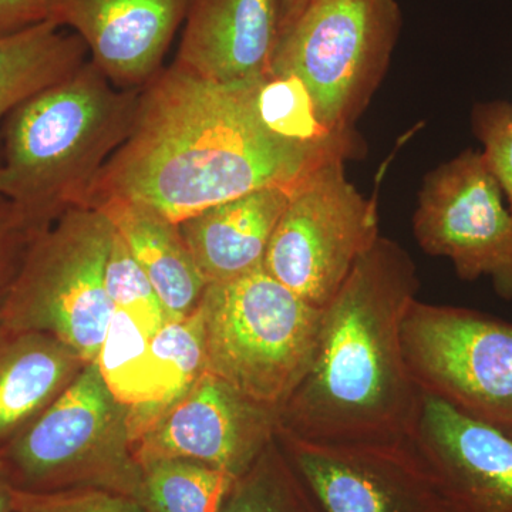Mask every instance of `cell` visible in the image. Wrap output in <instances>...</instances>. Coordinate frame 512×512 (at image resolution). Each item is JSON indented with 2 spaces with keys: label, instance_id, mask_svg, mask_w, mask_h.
<instances>
[{
  "label": "cell",
  "instance_id": "1",
  "mask_svg": "<svg viewBox=\"0 0 512 512\" xmlns=\"http://www.w3.org/2000/svg\"><path fill=\"white\" fill-rule=\"evenodd\" d=\"M262 80L205 82L171 64L141 87L136 123L97 175L86 208L110 198L146 205L174 224L249 192L292 185L339 156L275 136L256 110Z\"/></svg>",
  "mask_w": 512,
  "mask_h": 512
},
{
  "label": "cell",
  "instance_id": "2",
  "mask_svg": "<svg viewBox=\"0 0 512 512\" xmlns=\"http://www.w3.org/2000/svg\"><path fill=\"white\" fill-rule=\"evenodd\" d=\"M419 289L412 256L377 238L323 309L315 359L278 431L319 443L412 439L423 394L404 357L403 325Z\"/></svg>",
  "mask_w": 512,
  "mask_h": 512
},
{
  "label": "cell",
  "instance_id": "3",
  "mask_svg": "<svg viewBox=\"0 0 512 512\" xmlns=\"http://www.w3.org/2000/svg\"><path fill=\"white\" fill-rule=\"evenodd\" d=\"M141 89H120L92 62L3 123L0 194L37 227L86 208L97 175L130 136Z\"/></svg>",
  "mask_w": 512,
  "mask_h": 512
},
{
  "label": "cell",
  "instance_id": "4",
  "mask_svg": "<svg viewBox=\"0 0 512 512\" xmlns=\"http://www.w3.org/2000/svg\"><path fill=\"white\" fill-rule=\"evenodd\" d=\"M200 306L207 372L252 402L281 412L311 369L323 309L264 268L208 285Z\"/></svg>",
  "mask_w": 512,
  "mask_h": 512
},
{
  "label": "cell",
  "instance_id": "5",
  "mask_svg": "<svg viewBox=\"0 0 512 512\" xmlns=\"http://www.w3.org/2000/svg\"><path fill=\"white\" fill-rule=\"evenodd\" d=\"M402 30L396 0H312L279 33L268 76L299 77L329 133L356 137L355 123L389 69Z\"/></svg>",
  "mask_w": 512,
  "mask_h": 512
},
{
  "label": "cell",
  "instance_id": "6",
  "mask_svg": "<svg viewBox=\"0 0 512 512\" xmlns=\"http://www.w3.org/2000/svg\"><path fill=\"white\" fill-rule=\"evenodd\" d=\"M113 237L109 218L93 208H73L42 229L0 312V330L46 333L83 363L96 362L116 311L104 284Z\"/></svg>",
  "mask_w": 512,
  "mask_h": 512
},
{
  "label": "cell",
  "instance_id": "7",
  "mask_svg": "<svg viewBox=\"0 0 512 512\" xmlns=\"http://www.w3.org/2000/svg\"><path fill=\"white\" fill-rule=\"evenodd\" d=\"M128 407L86 363L69 386L0 451V467L15 490L30 493L104 488L140 501L141 468L127 436H113ZM141 503V501H140Z\"/></svg>",
  "mask_w": 512,
  "mask_h": 512
},
{
  "label": "cell",
  "instance_id": "8",
  "mask_svg": "<svg viewBox=\"0 0 512 512\" xmlns=\"http://www.w3.org/2000/svg\"><path fill=\"white\" fill-rule=\"evenodd\" d=\"M345 160L326 158L291 185L264 259L266 274L318 309L380 237L377 204L350 183Z\"/></svg>",
  "mask_w": 512,
  "mask_h": 512
},
{
  "label": "cell",
  "instance_id": "9",
  "mask_svg": "<svg viewBox=\"0 0 512 512\" xmlns=\"http://www.w3.org/2000/svg\"><path fill=\"white\" fill-rule=\"evenodd\" d=\"M403 349L423 396L512 439V323L416 299L404 319Z\"/></svg>",
  "mask_w": 512,
  "mask_h": 512
},
{
  "label": "cell",
  "instance_id": "10",
  "mask_svg": "<svg viewBox=\"0 0 512 512\" xmlns=\"http://www.w3.org/2000/svg\"><path fill=\"white\" fill-rule=\"evenodd\" d=\"M413 234L458 278L490 279L498 298L512 301V212L481 151H463L424 177Z\"/></svg>",
  "mask_w": 512,
  "mask_h": 512
},
{
  "label": "cell",
  "instance_id": "11",
  "mask_svg": "<svg viewBox=\"0 0 512 512\" xmlns=\"http://www.w3.org/2000/svg\"><path fill=\"white\" fill-rule=\"evenodd\" d=\"M323 512H448L412 440L319 443L276 433Z\"/></svg>",
  "mask_w": 512,
  "mask_h": 512
},
{
  "label": "cell",
  "instance_id": "12",
  "mask_svg": "<svg viewBox=\"0 0 512 512\" xmlns=\"http://www.w3.org/2000/svg\"><path fill=\"white\" fill-rule=\"evenodd\" d=\"M279 413L205 372L130 441L138 467L191 460L239 477L276 439Z\"/></svg>",
  "mask_w": 512,
  "mask_h": 512
},
{
  "label": "cell",
  "instance_id": "13",
  "mask_svg": "<svg viewBox=\"0 0 512 512\" xmlns=\"http://www.w3.org/2000/svg\"><path fill=\"white\" fill-rule=\"evenodd\" d=\"M190 0H45L46 19L76 33L114 86L141 89L163 70Z\"/></svg>",
  "mask_w": 512,
  "mask_h": 512
},
{
  "label": "cell",
  "instance_id": "14",
  "mask_svg": "<svg viewBox=\"0 0 512 512\" xmlns=\"http://www.w3.org/2000/svg\"><path fill=\"white\" fill-rule=\"evenodd\" d=\"M448 512H512V439L423 396L412 436Z\"/></svg>",
  "mask_w": 512,
  "mask_h": 512
},
{
  "label": "cell",
  "instance_id": "15",
  "mask_svg": "<svg viewBox=\"0 0 512 512\" xmlns=\"http://www.w3.org/2000/svg\"><path fill=\"white\" fill-rule=\"evenodd\" d=\"M279 23L281 0H190L173 66L211 83L265 79Z\"/></svg>",
  "mask_w": 512,
  "mask_h": 512
},
{
  "label": "cell",
  "instance_id": "16",
  "mask_svg": "<svg viewBox=\"0 0 512 512\" xmlns=\"http://www.w3.org/2000/svg\"><path fill=\"white\" fill-rule=\"evenodd\" d=\"M291 185H272L215 205L178 224L208 285L225 284L264 268L266 249Z\"/></svg>",
  "mask_w": 512,
  "mask_h": 512
},
{
  "label": "cell",
  "instance_id": "17",
  "mask_svg": "<svg viewBox=\"0 0 512 512\" xmlns=\"http://www.w3.org/2000/svg\"><path fill=\"white\" fill-rule=\"evenodd\" d=\"M93 210L109 218L131 255L150 279L173 320L200 306L207 281L188 251L178 224L138 202L110 198Z\"/></svg>",
  "mask_w": 512,
  "mask_h": 512
},
{
  "label": "cell",
  "instance_id": "18",
  "mask_svg": "<svg viewBox=\"0 0 512 512\" xmlns=\"http://www.w3.org/2000/svg\"><path fill=\"white\" fill-rule=\"evenodd\" d=\"M77 363L53 336L0 330V451L69 386Z\"/></svg>",
  "mask_w": 512,
  "mask_h": 512
},
{
  "label": "cell",
  "instance_id": "19",
  "mask_svg": "<svg viewBox=\"0 0 512 512\" xmlns=\"http://www.w3.org/2000/svg\"><path fill=\"white\" fill-rule=\"evenodd\" d=\"M87 55L76 33L47 19L0 33V124L36 94L76 73Z\"/></svg>",
  "mask_w": 512,
  "mask_h": 512
},
{
  "label": "cell",
  "instance_id": "20",
  "mask_svg": "<svg viewBox=\"0 0 512 512\" xmlns=\"http://www.w3.org/2000/svg\"><path fill=\"white\" fill-rule=\"evenodd\" d=\"M150 353L156 375V400L150 404L128 407V443L207 372L201 306L187 318L165 323L151 339Z\"/></svg>",
  "mask_w": 512,
  "mask_h": 512
},
{
  "label": "cell",
  "instance_id": "21",
  "mask_svg": "<svg viewBox=\"0 0 512 512\" xmlns=\"http://www.w3.org/2000/svg\"><path fill=\"white\" fill-rule=\"evenodd\" d=\"M238 477L191 460L141 467L140 501L148 512H221Z\"/></svg>",
  "mask_w": 512,
  "mask_h": 512
},
{
  "label": "cell",
  "instance_id": "22",
  "mask_svg": "<svg viewBox=\"0 0 512 512\" xmlns=\"http://www.w3.org/2000/svg\"><path fill=\"white\" fill-rule=\"evenodd\" d=\"M256 110L272 134L291 143L339 151L348 158L357 150L356 137L335 136L320 124L311 93L292 74L266 76L256 92Z\"/></svg>",
  "mask_w": 512,
  "mask_h": 512
},
{
  "label": "cell",
  "instance_id": "23",
  "mask_svg": "<svg viewBox=\"0 0 512 512\" xmlns=\"http://www.w3.org/2000/svg\"><path fill=\"white\" fill-rule=\"evenodd\" d=\"M151 339L133 316L114 311L96 363L110 392L126 407L156 400Z\"/></svg>",
  "mask_w": 512,
  "mask_h": 512
},
{
  "label": "cell",
  "instance_id": "24",
  "mask_svg": "<svg viewBox=\"0 0 512 512\" xmlns=\"http://www.w3.org/2000/svg\"><path fill=\"white\" fill-rule=\"evenodd\" d=\"M221 512H323L276 439L237 478Z\"/></svg>",
  "mask_w": 512,
  "mask_h": 512
},
{
  "label": "cell",
  "instance_id": "25",
  "mask_svg": "<svg viewBox=\"0 0 512 512\" xmlns=\"http://www.w3.org/2000/svg\"><path fill=\"white\" fill-rule=\"evenodd\" d=\"M104 284L114 309L133 316L153 338L165 323L171 322L156 289L116 228L104 269Z\"/></svg>",
  "mask_w": 512,
  "mask_h": 512
},
{
  "label": "cell",
  "instance_id": "26",
  "mask_svg": "<svg viewBox=\"0 0 512 512\" xmlns=\"http://www.w3.org/2000/svg\"><path fill=\"white\" fill-rule=\"evenodd\" d=\"M471 128L483 146L485 163L512 212V103L507 100L477 103L471 111Z\"/></svg>",
  "mask_w": 512,
  "mask_h": 512
},
{
  "label": "cell",
  "instance_id": "27",
  "mask_svg": "<svg viewBox=\"0 0 512 512\" xmlns=\"http://www.w3.org/2000/svg\"><path fill=\"white\" fill-rule=\"evenodd\" d=\"M12 497L15 512H148L137 498L104 488H72L49 493L13 488Z\"/></svg>",
  "mask_w": 512,
  "mask_h": 512
},
{
  "label": "cell",
  "instance_id": "28",
  "mask_svg": "<svg viewBox=\"0 0 512 512\" xmlns=\"http://www.w3.org/2000/svg\"><path fill=\"white\" fill-rule=\"evenodd\" d=\"M42 229L15 202L0 194V312L30 244Z\"/></svg>",
  "mask_w": 512,
  "mask_h": 512
},
{
  "label": "cell",
  "instance_id": "29",
  "mask_svg": "<svg viewBox=\"0 0 512 512\" xmlns=\"http://www.w3.org/2000/svg\"><path fill=\"white\" fill-rule=\"evenodd\" d=\"M46 20L45 0H0V33Z\"/></svg>",
  "mask_w": 512,
  "mask_h": 512
},
{
  "label": "cell",
  "instance_id": "30",
  "mask_svg": "<svg viewBox=\"0 0 512 512\" xmlns=\"http://www.w3.org/2000/svg\"><path fill=\"white\" fill-rule=\"evenodd\" d=\"M312 0H281V23H279V33L288 28L291 23L299 18V15L308 8Z\"/></svg>",
  "mask_w": 512,
  "mask_h": 512
},
{
  "label": "cell",
  "instance_id": "31",
  "mask_svg": "<svg viewBox=\"0 0 512 512\" xmlns=\"http://www.w3.org/2000/svg\"><path fill=\"white\" fill-rule=\"evenodd\" d=\"M13 487L10 485L8 478L0 467V512L13 511Z\"/></svg>",
  "mask_w": 512,
  "mask_h": 512
}]
</instances>
